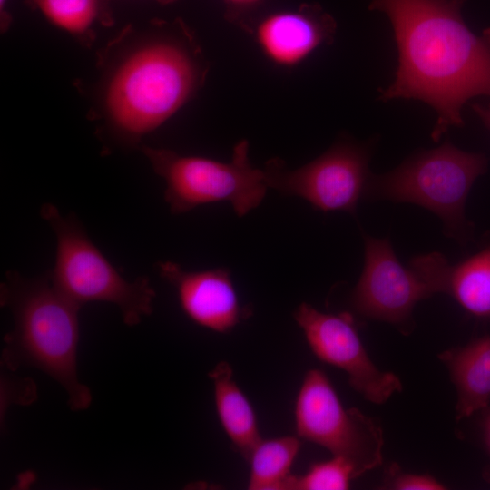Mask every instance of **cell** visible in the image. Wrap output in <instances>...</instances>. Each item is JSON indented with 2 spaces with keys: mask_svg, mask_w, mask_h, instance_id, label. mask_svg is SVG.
I'll list each match as a JSON object with an SVG mask.
<instances>
[{
  "mask_svg": "<svg viewBox=\"0 0 490 490\" xmlns=\"http://www.w3.org/2000/svg\"><path fill=\"white\" fill-rule=\"evenodd\" d=\"M466 0H371L369 9L389 19L398 51L393 83L383 101L417 99L434 108L431 136L463 124L461 109L476 95L490 96V43L466 24Z\"/></svg>",
  "mask_w": 490,
  "mask_h": 490,
  "instance_id": "cell-1",
  "label": "cell"
},
{
  "mask_svg": "<svg viewBox=\"0 0 490 490\" xmlns=\"http://www.w3.org/2000/svg\"><path fill=\"white\" fill-rule=\"evenodd\" d=\"M0 299L14 319L13 328L4 338L2 366L11 371L37 368L64 389L72 410L89 407L92 394L77 370L81 307L55 289L49 271L32 279L7 271Z\"/></svg>",
  "mask_w": 490,
  "mask_h": 490,
  "instance_id": "cell-2",
  "label": "cell"
},
{
  "mask_svg": "<svg viewBox=\"0 0 490 490\" xmlns=\"http://www.w3.org/2000/svg\"><path fill=\"white\" fill-rule=\"evenodd\" d=\"M162 37L132 53L118 67L105 95L115 129L135 141L166 122L193 94L205 70L195 49Z\"/></svg>",
  "mask_w": 490,
  "mask_h": 490,
  "instance_id": "cell-3",
  "label": "cell"
},
{
  "mask_svg": "<svg viewBox=\"0 0 490 490\" xmlns=\"http://www.w3.org/2000/svg\"><path fill=\"white\" fill-rule=\"evenodd\" d=\"M41 217L56 239L54 269L49 271L55 289L79 307L89 302L117 306L125 325L133 327L153 309L155 290L147 277L127 280L90 240L74 214L63 215L45 202Z\"/></svg>",
  "mask_w": 490,
  "mask_h": 490,
  "instance_id": "cell-4",
  "label": "cell"
},
{
  "mask_svg": "<svg viewBox=\"0 0 490 490\" xmlns=\"http://www.w3.org/2000/svg\"><path fill=\"white\" fill-rule=\"evenodd\" d=\"M485 166L483 155L461 151L446 141L414 154L388 173L371 174L365 196L420 205L441 219L447 236L464 240L469 225L465 202Z\"/></svg>",
  "mask_w": 490,
  "mask_h": 490,
  "instance_id": "cell-5",
  "label": "cell"
},
{
  "mask_svg": "<svg viewBox=\"0 0 490 490\" xmlns=\"http://www.w3.org/2000/svg\"><path fill=\"white\" fill-rule=\"evenodd\" d=\"M143 152L165 181L164 200L173 214L203 204L228 202L242 217L261 203L270 188L264 169L250 162L247 140L236 143L227 162L166 149L144 147Z\"/></svg>",
  "mask_w": 490,
  "mask_h": 490,
  "instance_id": "cell-6",
  "label": "cell"
},
{
  "mask_svg": "<svg viewBox=\"0 0 490 490\" xmlns=\"http://www.w3.org/2000/svg\"><path fill=\"white\" fill-rule=\"evenodd\" d=\"M294 414L298 436L346 460L357 478L381 465L384 438L379 423L358 408H345L320 369L306 373Z\"/></svg>",
  "mask_w": 490,
  "mask_h": 490,
  "instance_id": "cell-7",
  "label": "cell"
},
{
  "mask_svg": "<svg viewBox=\"0 0 490 490\" xmlns=\"http://www.w3.org/2000/svg\"><path fill=\"white\" fill-rule=\"evenodd\" d=\"M369 157L368 147L342 141L298 169H287L273 158L264 171L270 188L303 198L323 211L355 213L371 176Z\"/></svg>",
  "mask_w": 490,
  "mask_h": 490,
  "instance_id": "cell-8",
  "label": "cell"
},
{
  "mask_svg": "<svg viewBox=\"0 0 490 490\" xmlns=\"http://www.w3.org/2000/svg\"><path fill=\"white\" fill-rule=\"evenodd\" d=\"M294 318L314 355L346 372L349 385L368 401L381 405L402 390L397 376L380 370L370 359L350 314L324 313L301 303Z\"/></svg>",
  "mask_w": 490,
  "mask_h": 490,
  "instance_id": "cell-9",
  "label": "cell"
},
{
  "mask_svg": "<svg viewBox=\"0 0 490 490\" xmlns=\"http://www.w3.org/2000/svg\"><path fill=\"white\" fill-rule=\"evenodd\" d=\"M434 293L418 270L399 262L387 239L365 238L364 268L351 297L358 313L408 334L415 305Z\"/></svg>",
  "mask_w": 490,
  "mask_h": 490,
  "instance_id": "cell-10",
  "label": "cell"
},
{
  "mask_svg": "<svg viewBox=\"0 0 490 490\" xmlns=\"http://www.w3.org/2000/svg\"><path fill=\"white\" fill-rule=\"evenodd\" d=\"M336 22L318 5L273 11L252 22L250 33L260 54L273 65L292 69L329 44Z\"/></svg>",
  "mask_w": 490,
  "mask_h": 490,
  "instance_id": "cell-11",
  "label": "cell"
},
{
  "mask_svg": "<svg viewBox=\"0 0 490 490\" xmlns=\"http://www.w3.org/2000/svg\"><path fill=\"white\" fill-rule=\"evenodd\" d=\"M159 274L173 286L183 312L196 324L219 333L232 329L246 317L227 269L189 271L172 261L157 264Z\"/></svg>",
  "mask_w": 490,
  "mask_h": 490,
  "instance_id": "cell-12",
  "label": "cell"
},
{
  "mask_svg": "<svg viewBox=\"0 0 490 490\" xmlns=\"http://www.w3.org/2000/svg\"><path fill=\"white\" fill-rule=\"evenodd\" d=\"M414 261L436 293H446L470 314L490 318V247L457 265L437 252Z\"/></svg>",
  "mask_w": 490,
  "mask_h": 490,
  "instance_id": "cell-13",
  "label": "cell"
},
{
  "mask_svg": "<svg viewBox=\"0 0 490 490\" xmlns=\"http://www.w3.org/2000/svg\"><path fill=\"white\" fill-rule=\"evenodd\" d=\"M456 390V418L470 416L490 403V336L477 338L464 347L442 352Z\"/></svg>",
  "mask_w": 490,
  "mask_h": 490,
  "instance_id": "cell-14",
  "label": "cell"
},
{
  "mask_svg": "<svg viewBox=\"0 0 490 490\" xmlns=\"http://www.w3.org/2000/svg\"><path fill=\"white\" fill-rule=\"evenodd\" d=\"M208 375L213 383L215 406L221 426L235 449L248 461L262 439L252 406L234 381L228 362H219Z\"/></svg>",
  "mask_w": 490,
  "mask_h": 490,
  "instance_id": "cell-15",
  "label": "cell"
},
{
  "mask_svg": "<svg viewBox=\"0 0 490 490\" xmlns=\"http://www.w3.org/2000/svg\"><path fill=\"white\" fill-rule=\"evenodd\" d=\"M299 448L300 442L296 436L261 439L248 460L250 464L248 489L286 490Z\"/></svg>",
  "mask_w": 490,
  "mask_h": 490,
  "instance_id": "cell-16",
  "label": "cell"
},
{
  "mask_svg": "<svg viewBox=\"0 0 490 490\" xmlns=\"http://www.w3.org/2000/svg\"><path fill=\"white\" fill-rule=\"evenodd\" d=\"M54 25L71 33L83 34L97 18L100 0H33Z\"/></svg>",
  "mask_w": 490,
  "mask_h": 490,
  "instance_id": "cell-17",
  "label": "cell"
},
{
  "mask_svg": "<svg viewBox=\"0 0 490 490\" xmlns=\"http://www.w3.org/2000/svg\"><path fill=\"white\" fill-rule=\"evenodd\" d=\"M356 478L349 463L333 456L330 460L313 464L302 475H291L286 490H345Z\"/></svg>",
  "mask_w": 490,
  "mask_h": 490,
  "instance_id": "cell-18",
  "label": "cell"
},
{
  "mask_svg": "<svg viewBox=\"0 0 490 490\" xmlns=\"http://www.w3.org/2000/svg\"><path fill=\"white\" fill-rule=\"evenodd\" d=\"M385 488L396 490H441L445 485L430 475L412 474L401 470L397 464H389L385 471Z\"/></svg>",
  "mask_w": 490,
  "mask_h": 490,
  "instance_id": "cell-19",
  "label": "cell"
},
{
  "mask_svg": "<svg viewBox=\"0 0 490 490\" xmlns=\"http://www.w3.org/2000/svg\"><path fill=\"white\" fill-rule=\"evenodd\" d=\"M265 0H222L227 9L229 20L244 25L245 15L259 7Z\"/></svg>",
  "mask_w": 490,
  "mask_h": 490,
  "instance_id": "cell-20",
  "label": "cell"
},
{
  "mask_svg": "<svg viewBox=\"0 0 490 490\" xmlns=\"http://www.w3.org/2000/svg\"><path fill=\"white\" fill-rule=\"evenodd\" d=\"M482 413L481 418V430H482V438L486 449V452L490 457V406H487L480 411ZM483 476L485 481L490 482V463L485 468L483 472Z\"/></svg>",
  "mask_w": 490,
  "mask_h": 490,
  "instance_id": "cell-21",
  "label": "cell"
},
{
  "mask_svg": "<svg viewBox=\"0 0 490 490\" xmlns=\"http://www.w3.org/2000/svg\"><path fill=\"white\" fill-rule=\"evenodd\" d=\"M474 110L482 119L486 127L490 129V103L486 106L481 104H475Z\"/></svg>",
  "mask_w": 490,
  "mask_h": 490,
  "instance_id": "cell-22",
  "label": "cell"
},
{
  "mask_svg": "<svg viewBox=\"0 0 490 490\" xmlns=\"http://www.w3.org/2000/svg\"><path fill=\"white\" fill-rule=\"evenodd\" d=\"M5 4H6V0H0L1 10H3L5 8Z\"/></svg>",
  "mask_w": 490,
  "mask_h": 490,
  "instance_id": "cell-23",
  "label": "cell"
},
{
  "mask_svg": "<svg viewBox=\"0 0 490 490\" xmlns=\"http://www.w3.org/2000/svg\"><path fill=\"white\" fill-rule=\"evenodd\" d=\"M485 37L487 38V40L489 41V43H490V31H486V32L485 33Z\"/></svg>",
  "mask_w": 490,
  "mask_h": 490,
  "instance_id": "cell-24",
  "label": "cell"
},
{
  "mask_svg": "<svg viewBox=\"0 0 490 490\" xmlns=\"http://www.w3.org/2000/svg\"><path fill=\"white\" fill-rule=\"evenodd\" d=\"M160 2H162V3H169V2H172V1H174V0H158Z\"/></svg>",
  "mask_w": 490,
  "mask_h": 490,
  "instance_id": "cell-25",
  "label": "cell"
}]
</instances>
